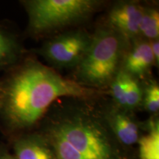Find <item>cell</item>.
<instances>
[{
  "label": "cell",
  "mask_w": 159,
  "mask_h": 159,
  "mask_svg": "<svg viewBox=\"0 0 159 159\" xmlns=\"http://www.w3.org/2000/svg\"><path fill=\"white\" fill-rule=\"evenodd\" d=\"M94 100L69 98L47 111L39 132L55 159H130Z\"/></svg>",
  "instance_id": "2"
},
{
  "label": "cell",
  "mask_w": 159,
  "mask_h": 159,
  "mask_svg": "<svg viewBox=\"0 0 159 159\" xmlns=\"http://www.w3.org/2000/svg\"><path fill=\"white\" fill-rule=\"evenodd\" d=\"M156 65L148 40L139 37L132 41V46L125 53L121 69L139 81L144 80Z\"/></svg>",
  "instance_id": "8"
},
{
  "label": "cell",
  "mask_w": 159,
  "mask_h": 159,
  "mask_svg": "<svg viewBox=\"0 0 159 159\" xmlns=\"http://www.w3.org/2000/svg\"><path fill=\"white\" fill-rule=\"evenodd\" d=\"M0 159H16L4 144L0 145Z\"/></svg>",
  "instance_id": "16"
},
{
  "label": "cell",
  "mask_w": 159,
  "mask_h": 159,
  "mask_svg": "<svg viewBox=\"0 0 159 159\" xmlns=\"http://www.w3.org/2000/svg\"><path fill=\"white\" fill-rule=\"evenodd\" d=\"M102 110L105 122L119 144L122 147H130L138 143L142 126L129 111L114 104L107 105Z\"/></svg>",
  "instance_id": "7"
},
{
  "label": "cell",
  "mask_w": 159,
  "mask_h": 159,
  "mask_svg": "<svg viewBox=\"0 0 159 159\" xmlns=\"http://www.w3.org/2000/svg\"><path fill=\"white\" fill-rule=\"evenodd\" d=\"M139 35L148 41L158 39L159 12L158 8L144 7L139 26Z\"/></svg>",
  "instance_id": "12"
},
{
  "label": "cell",
  "mask_w": 159,
  "mask_h": 159,
  "mask_svg": "<svg viewBox=\"0 0 159 159\" xmlns=\"http://www.w3.org/2000/svg\"><path fill=\"white\" fill-rule=\"evenodd\" d=\"M27 33L40 36L89 19L102 5L97 0H23Z\"/></svg>",
  "instance_id": "4"
},
{
  "label": "cell",
  "mask_w": 159,
  "mask_h": 159,
  "mask_svg": "<svg viewBox=\"0 0 159 159\" xmlns=\"http://www.w3.org/2000/svg\"><path fill=\"white\" fill-rule=\"evenodd\" d=\"M13 155L16 159H55L52 148L39 131L11 138Z\"/></svg>",
  "instance_id": "9"
},
{
  "label": "cell",
  "mask_w": 159,
  "mask_h": 159,
  "mask_svg": "<svg viewBox=\"0 0 159 159\" xmlns=\"http://www.w3.org/2000/svg\"><path fill=\"white\" fill-rule=\"evenodd\" d=\"M146 134L138 141L140 159H159V122L155 116L144 124Z\"/></svg>",
  "instance_id": "11"
},
{
  "label": "cell",
  "mask_w": 159,
  "mask_h": 159,
  "mask_svg": "<svg viewBox=\"0 0 159 159\" xmlns=\"http://www.w3.org/2000/svg\"><path fill=\"white\" fill-rule=\"evenodd\" d=\"M128 47V40L110 26L97 28L88 52L77 67L78 82L100 91L110 86L121 69Z\"/></svg>",
  "instance_id": "3"
},
{
  "label": "cell",
  "mask_w": 159,
  "mask_h": 159,
  "mask_svg": "<svg viewBox=\"0 0 159 159\" xmlns=\"http://www.w3.org/2000/svg\"><path fill=\"white\" fill-rule=\"evenodd\" d=\"M92 34L83 29L55 35L38 51L46 61L59 69L77 67L89 50Z\"/></svg>",
  "instance_id": "5"
},
{
  "label": "cell",
  "mask_w": 159,
  "mask_h": 159,
  "mask_svg": "<svg viewBox=\"0 0 159 159\" xmlns=\"http://www.w3.org/2000/svg\"><path fill=\"white\" fill-rule=\"evenodd\" d=\"M150 42V45L151 47V50H152V55L154 56L155 62H156V65L158 66L159 63V41L158 39H154L149 41Z\"/></svg>",
  "instance_id": "15"
},
{
  "label": "cell",
  "mask_w": 159,
  "mask_h": 159,
  "mask_svg": "<svg viewBox=\"0 0 159 159\" xmlns=\"http://www.w3.org/2000/svg\"><path fill=\"white\" fill-rule=\"evenodd\" d=\"M102 91L66 78L26 55L0 77V128L11 138L30 132L59 99L93 100Z\"/></svg>",
  "instance_id": "1"
},
{
  "label": "cell",
  "mask_w": 159,
  "mask_h": 159,
  "mask_svg": "<svg viewBox=\"0 0 159 159\" xmlns=\"http://www.w3.org/2000/svg\"><path fill=\"white\" fill-rule=\"evenodd\" d=\"M144 6L137 2L122 1L113 6L108 15V25L128 41L138 39Z\"/></svg>",
  "instance_id": "6"
},
{
  "label": "cell",
  "mask_w": 159,
  "mask_h": 159,
  "mask_svg": "<svg viewBox=\"0 0 159 159\" xmlns=\"http://www.w3.org/2000/svg\"><path fill=\"white\" fill-rule=\"evenodd\" d=\"M143 87L140 81L128 75L125 90V110L133 111L142 104Z\"/></svg>",
  "instance_id": "13"
},
{
  "label": "cell",
  "mask_w": 159,
  "mask_h": 159,
  "mask_svg": "<svg viewBox=\"0 0 159 159\" xmlns=\"http://www.w3.org/2000/svg\"><path fill=\"white\" fill-rule=\"evenodd\" d=\"M143 87L142 104L146 111L156 116L159 111V85L156 80H150Z\"/></svg>",
  "instance_id": "14"
},
{
  "label": "cell",
  "mask_w": 159,
  "mask_h": 159,
  "mask_svg": "<svg viewBox=\"0 0 159 159\" xmlns=\"http://www.w3.org/2000/svg\"><path fill=\"white\" fill-rule=\"evenodd\" d=\"M26 56L21 37L13 26L0 21V72L11 69Z\"/></svg>",
  "instance_id": "10"
}]
</instances>
